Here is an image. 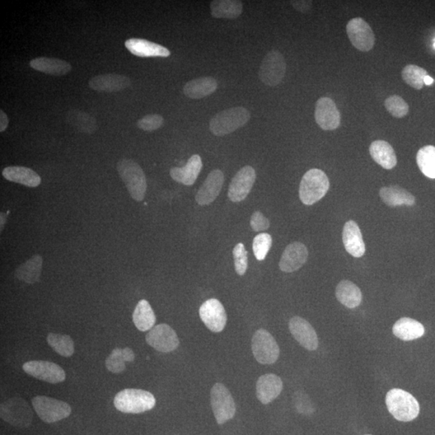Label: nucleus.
I'll return each instance as SVG.
<instances>
[{"label":"nucleus","instance_id":"6ab92c4d","mask_svg":"<svg viewBox=\"0 0 435 435\" xmlns=\"http://www.w3.org/2000/svg\"><path fill=\"white\" fill-rule=\"evenodd\" d=\"M223 183L224 175L221 170H214L210 172L196 194V202L200 205L212 204L221 194Z\"/></svg>","mask_w":435,"mask_h":435},{"label":"nucleus","instance_id":"a19ab883","mask_svg":"<svg viewBox=\"0 0 435 435\" xmlns=\"http://www.w3.org/2000/svg\"><path fill=\"white\" fill-rule=\"evenodd\" d=\"M385 107L395 118H403L409 112V105L399 96H392L385 101Z\"/></svg>","mask_w":435,"mask_h":435},{"label":"nucleus","instance_id":"c756f323","mask_svg":"<svg viewBox=\"0 0 435 435\" xmlns=\"http://www.w3.org/2000/svg\"><path fill=\"white\" fill-rule=\"evenodd\" d=\"M30 67L49 76H63L71 71V65L64 60L51 58H37L32 60Z\"/></svg>","mask_w":435,"mask_h":435},{"label":"nucleus","instance_id":"2f4dec72","mask_svg":"<svg viewBox=\"0 0 435 435\" xmlns=\"http://www.w3.org/2000/svg\"><path fill=\"white\" fill-rule=\"evenodd\" d=\"M133 322L140 331L151 330L156 322V315L150 304L146 300H140L135 308Z\"/></svg>","mask_w":435,"mask_h":435},{"label":"nucleus","instance_id":"9d476101","mask_svg":"<svg viewBox=\"0 0 435 435\" xmlns=\"http://www.w3.org/2000/svg\"><path fill=\"white\" fill-rule=\"evenodd\" d=\"M254 357L261 364H274L279 358L280 348L274 336L268 331H257L252 340Z\"/></svg>","mask_w":435,"mask_h":435},{"label":"nucleus","instance_id":"473e14b6","mask_svg":"<svg viewBox=\"0 0 435 435\" xmlns=\"http://www.w3.org/2000/svg\"><path fill=\"white\" fill-rule=\"evenodd\" d=\"M42 265V257L40 255H35L18 267L16 277L27 284H35L40 280Z\"/></svg>","mask_w":435,"mask_h":435},{"label":"nucleus","instance_id":"3c124183","mask_svg":"<svg viewBox=\"0 0 435 435\" xmlns=\"http://www.w3.org/2000/svg\"><path fill=\"white\" fill-rule=\"evenodd\" d=\"M434 48L435 49V39L434 40Z\"/></svg>","mask_w":435,"mask_h":435},{"label":"nucleus","instance_id":"09e8293b","mask_svg":"<svg viewBox=\"0 0 435 435\" xmlns=\"http://www.w3.org/2000/svg\"><path fill=\"white\" fill-rule=\"evenodd\" d=\"M434 82V79L432 77H430L429 76H427V77L424 78V83L425 84V85H427V86L432 85V84H433Z\"/></svg>","mask_w":435,"mask_h":435},{"label":"nucleus","instance_id":"79ce46f5","mask_svg":"<svg viewBox=\"0 0 435 435\" xmlns=\"http://www.w3.org/2000/svg\"><path fill=\"white\" fill-rule=\"evenodd\" d=\"M234 263H235L236 272L238 275H245L247 269V252L242 243L234 247L233 252Z\"/></svg>","mask_w":435,"mask_h":435},{"label":"nucleus","instance_id":"f704fd0d","mask_svg":"<svg viewBox=\"0 0 435 435\" xmlns=\"http://www.w3.org/2000/svg\"><path fill=\"white\" fill-rule=\"evenodd\" d=\"M67 120L79 133L93 134L97 129L96 120L91 115L82 111H69Z\"/></svg>","mask_w":435,"mask_h":435},{"label":"nucleus","instance_id":"20e7f679","mask_svg":"<svg viewBox=\"0 0 435 435\" xmlns=\"http://www.w3.org/2000/svg\"><path fill=\"white\" fill-rule=\"evenodd\" d=\"M117 170L129 192L131 197L142 202L146 194L147 181L142 168L131 159H122L117 164Z\"/></svg>","mask_w":435,"mask_h":435},{"label":"nucleus","instance_id":"39448f33","mask_svg":"<svg viewBox=\"0 0 435 435\" xmlns=\"http://www.w3.org/2000/svg\"><path fill=\"white\" fill-rule=\"evenodd\" d=\"M250 119V112L245 107H236L215 115L210 122V129L217 137H223L243 127Z\"/></svg>","mask_w":435,"mask_h":435},{"label":"nucleus","instance_id":"5701e85b","mask_svg":"<svg viewBox=\"0 0 435 435\" xmlns=\"http://www.w3.org/2000/svg\"><path fill=\"white\" fill-rule=\"evenodd\" d=\"M343 242L346 251L350 255L359 258L366 254V244L363 240L361 231L355 221H350L345 223L343 230Z\"/></svg>","mask_w":435,"mask_h":435},{"label":"nucleus","instance_id":"c9c22d12","mask_svg":"<svg viewBox=\"0 0 435 435\" xmlns=\"http://www.w3.org/2000/svg\"><path fill=\"white\" fill-rule=\"evenodd\" d=\"M134 359L135 354L132 349L115 348L107 358L106 366L111 372L120 373L125 370V362H132Z\"/></svg>","mask_w":435,"mask_h":435},{"label":"nucleus","instance_id":"6e6552de","mask_svg":"<svg viewBox=\"0 0 435 435\" xmlns=\"http://www.w3.org/2000/svg\"><path fill=\"white\" fill-rule=\"evenodd\" d=\"M0 416L14 427L26 428L31 425L34 413L25 400L14 397L1 404Z\"/></svg>","mask_w":435,"mask_h":435},{"label":"nucleus","instance_id":"8fccbe9b","mask_svg":"<svg viewBox=\"0 0 435 435\" xmlns=\"http://www.w3.org/2000/svg\"><path fill=\"white\" fill-rule=\"evenodd\" d=\"M0 219H1V232L3 231V228L4 227V224H5L6 223V219H7V215L6 214L4 213H1V217H0Z\"/></svg>","mask_w":435,"mask_h":435},{"label":"nucleus","instance_id":"a18cd8bd","mask_svg":"<svg viewBox=\"0 0 435 435\" xmlns=\"http://www.w3.org/2000/svg\"><path fill=\"white\" fill-rule=\"evenodd\" d=\"M250 225L254 232H262L267 230L270 227V222L263 214L260 212H255L251 217Z\"/></svg>","mask_w":435,"mask_h":435},{"label":"nucleus","instance_id":"f8f14e48","mask_svg":"<svg viewBox=\"0 0 435 435\" xmlns=\"http://www.w3.org/2000/svg\"><path fill=\"white\" fill-rule=\"evenodd\" d=\"M145 339L152 348L164 353H171L179 346V339L176 332L167 324L153 326Z\"/></svg>","mask_w":435,"mask_h":435},{"label":"nucleus","instance_id":"4c0bfd02","mask_svg":"<svg viewBox=\"0 0 435 435\" xmlns=\"http://www.w3.org/2000/svg\"><path fill=\"white\" fill-rule=\"evenodd\" d=\"M47 342L62 357H69L74 353V341L69 335L50 333L47 337Z\"/></svg>","mask_w":435,"mask_h":435},{"label":"nucleus","instance_id":"b1692460","mask_svg":"<svg viewBox=\"0 0 435 435\" xmlns=\"http://www.w3.org/2000/svg\"><path fill=\"white\" fill-rule=\"evenodd\" d=\"M203 168V161L199 155L195 154L192 156L184 167H175L171 168L170 176L172 179L179 183L185 186L194 184Z\"/></svg>","mask_w":435,"mask_h":435},{"label":"nucleus","instance_id":"7ed1b4c3","mask_svg":"<svg viewBox=\"0 0 435 435\" xmlns=\"http://www.w3.org/2000/svg\"><path fill=\"white\" fill-rule=\"evenodd\" d=\"M115 408L125 414H142L154 408L155 397L148 391L126 389L116 394Z\"/></svg>","mask_w":435,"mask_h":435},{"label":"nucleus","instance_id":"cd10ccee","mask_svg":"<svg viewBox=\"0 0 435 435\" xmlns=\"http://www.w3.org/2000/svg\"><path fill=\"white\" fill-rule=\"evenodd\" d=\"M335 296L342 305L349 309L358 307L363 298L361 290L348 280H341L337 285Z\"/></svg>","mask_w":435,"mask_h":435},{"label":"nucleus","instance_id":"58836bf2","mask_svg":"<svg viewBox=\"0 0 435 435\" xmlns=\"http://www.w3.org/2000/svg\"><path fill=\"white\" fill-rule=\"evenodd\" d=\"M428 76L427 70L415 65H408L402 69L401 77L409 86L421 90L424 86V78Z\"/></svg>","mask_w":435,"mask_h":435},{"label":"nucleus","instance_id":"f03ea898","mask_svg":"<svg viewBox=\"0 0 435 435\" xmlns=\"http://www.w3.org/2000/svg\"><path fill=\"white\" fill-rule=\"evenodd\" d=\"M329 188L330 181L325 172L319 168H312L302 177L299 197L303 204L311 205L324 198Z\"/></svg>","mask_w":435,"mask_h":435},{"label":"nucleus","instance_id":"37998d69","mask_svg":"<svg viewBox=\"0 0 435 435\" xmlns=\"http://www.w3.org/2000/svg\"><path fill=\"white\" fill-rule=\"evenodd\" d=\"M293 403L299 414L311 415L315 412V407L310 397L304 392L298 391L293 395Z\"/></svg>","mask_w":435,"mask_h":435},{"label":"nucleus","instance_id":"7c9ffc66","mask_svg":"<svg viewBox=\"0 0 435 435\" xmlns=\"http://www.w3.org/2000/svg\"><path fill=\"white\" fill-rule=\"evenodd\" d=\"M218 87V82L212 77H202L187 82L183 88L185 96L192 100L203 99L212 95Z\"/></svg>","mask_w":435,"mask_h":435},{"label":"nucleus","instance_id":"dca6fc26","mask_svg":"<svg viewBox=\"0 0 435 435\" xmlns=\"http://www.w3.org/2000/svg\"><path fill=\"white\" fill-rule=\"evenodd\" d=\"M315 117L316 123L322 130H335L340 126V112L330 98H321L317 101Z\"/></svg>","mask_w":435,"mask_h":435},{"label":"nucleus","instance_id":"de8ad7c7","mask_svg":"<svg viewBox=\"0 0 435 435\" xmlns=\"http://www.w3.org/2000/svg\"><path fill=\"white\" fill-rule=\"evenodd\" d=\"M9 120L3 111H0V132L3 133L8 128Z\"/></svg>","mask_w":435,"mask_h":435},{"label":"nucleus","instance_id":"f3484780","mask_svg":"<svg viewBox=\"0 0 435 435\" xmlns=\"http://www.w3.org/2000/svg\"><path fill=\"white\" fill-rule=\"evenodd\" d=\"M289 328L293 338L308 350H316L319 348V338L310 322L302 317L295 316L289 322Z\"/></svg>","mask_w":435,"mask_h":435},{"label":"nucleus","instance_id":"a211bd4d","mask_svg":"<svg viewBox=\"0 0 435 435\" xmlns=\"http://www.w3.org/2000/svg\"><path fill=\"white\" fill-rule=\"evenodd\" d=\"M307 247L300 242H294L285 249L279 262L280 269L285 273L295 272L300 269L308 260Z\"/></svg>","mask_w":435,"mask_h":435},{"label":"nucleus","instance_id":"f257e3e1","mask_svg":"<svg viewBox=\"0 0 435 435\" xmlns=\"http://www.w3.org/2000/svg\"><path fill=\"white\" fill-rule=\"evenodd\" d=\"M386 403L392 417L400 422H411L420 413L418 400L409 392L397 388L387 392Z\"/></svg>","mask_w":435,"mask_h":435},{"label":"nucleus","instance_id":"393cba45","mask_svg":"<svg viewBox=\"0 0 435 435\" xmlns=\"http://www.w3.org/2000/svg\"><path fill=\"white\" fill-rule=\"evenodd\" d=\"M379 194L383 202L390 208L401 207V205L412 207L415 204L414 196L399 186L382 187Z\"/></svg>","mask_w":435,"mask_h":435},{"label":"nucleus","instance_id":"423d86ee","mask_svg":"<svg viewBox=\"0 0 435 435\" xmlns=\"http://www.w3.org/2000/svg\"><path fill=\"white\" fill-rule=\"evenodd\" d=\"M32 404L36 414L46 423H57L68 418L72 412L69 404L45 396L35 397Z\"/></svg>","mask_w":435,"mask_h":435},{"label":"nucleus","instance_id":"aec40b11","mask_svg":"<svg viewBox=\"0 0 435 435\" xmlns=\"http://www.w3.org/2000/svg\"><path fill=\"white\" fill-rule=\"evenodd\" d=\"M282 390V379L275 374H265L256 383L257 399L264 405H268L277 399Z\"/></svg>","mask_w":435,"mask_h":435},{"label":"nucleus","instance_id":"4468645a","mask_svg":"<svg viewBox=\"0 0 435 435\" xmlns=\"http://www.w3.org/2000/svg\"><path fill=\"white\" fill-rule=\"evenodd\" d=\"M199 316L205 326L215 333L225 328L227 321L226 311L217 299L205 301L199 309Z\"/></svg>","mask_w":435,"mask_h":435},{"label":"nucleus","instance_id":"ddd939ff","mask_svg":"<svg viewBox=\"0 0 435 435\" xmlns=\"http://www.w3.org/2000/svg\"><path fill=\"white\" fill-rule=\"evenodd\" d=\"M23 371L38 380L50 383H58L65 380V372L53 362L45 360H32L23 364Z\"/></svg>","mask_w":435,"mask_h":435},{"label":"nucleus","instance_id":"9b49d317","mask_svg":"<svg viewBox=\"0 0 435 435\" xmlns=\"http://www.w3.org/2000/svg\"><path fill=\"white\" fill-rule=\"evenodd\" d=\"M350 43L361 52H368L375 45V35L370 25L361 17H355L347 25Z\"/></svg>","mask_w":435,"mask_h":435},{"label":"nucleus","instance_id":"603ef678","mask_svg":"<svg viewBox=\"0 0 435 435\" xmlns=\"http://www.w3.org/2000/svg\"><path fill=\"white\" fill-rule=\"evenodd\" d=\"M366 435H372V434H366Z\"/></svg>","mask_w":435,"mask_h":435},{"label":"nucleus","instance_id":"a878e982","mask_svg":"<svg viewBox=\"0 0 435 435\" xmlns=\"http://www.w3.org/2000/svg\"><path fill=\"white\" fill-rule=\"evenodd\" d=\"M369 153L373 160L386 170H392L397 166V158L394 149L386 140L373 142L369 148Z\"/></svg>","mask_w":435,"mask_h":435},{"label":"nucleus","instance_id":"e433bc0d","mask_svg":"<svg viewBox=\"0 0 435 435\" xmlns=\"http://www.w3.org/2000/svg\"><path fill=\"white\" fill-rule=\"evenodd\" d=\"M417 163L425 176L435 179V147L427 145L419 149L417 153Z\"/></svg>","mask_w":435,"mask_h":435},{"label":"nucleus","instance_id":"ea45409f","mask_svg":"<svg viewBox=\"0 0 435 435\" xmlns=\"http://www.w3.org/2000/svg\"><path fill=\"white\" fill-rule=\"evenodd\" d=\"M272 236L268 233H260L254 238L252 249L257 260L261 261L265 259L272 247Z\"/></svg>","mask_w":435,"mask_h":435},{"label":"nucleus","instance_id":"2eb2a0df","mask_svg":"<svg viewBox=\"0 0 435 435\" xmlns=\"http://www.w3.org/2000/svg\"><path fill=\"white\" fill-rule=\"evenodd\" d=\"M256 179V174L254 168L247 166L241 168L229 186L228 198L233 203L244 201L254 187Z\"/></svg>","mask_w":435,"mask_h":435},{"label":"nucleus","instance_id":"4be33fe9","mask_svg":"<svg viewBox=\"0 0 435 435\" xmlns=\"http://www.w3.org/2000/svg\"><path fill=\"white\" fill-rule=\"evenodd\" d=\"M130 85L131 80L129 77L116 74H101L93 77L89 82V87L93 90L109 93L125 90Z\"/></svg>","mask_w":435,"mask_h":435},{"label":"nucleus","instance_id":"49530a36","mask_svg":"<svg viewBox=\"0 0 435 435\" xmlns=\"http://www.w3.org/2000/svg\"><path fill=\"white\" fill-rule=\"evenodd\" d=\"M291 3L293 8L300 12H307L310 11L312 6L311 1H292Z\"/></svg>","mask_w":435,"mask_h":435},{"label":"nucleus","instance_id":"bb28decb","mask_svg":"<svg viewBox=\"0 0 435 435\" xmlns=\"http://www.w3.org/2000/svg\"><path fill=\"white\" fill-rule=\"evenodd\" d=\"M392 333L401 340L412 341L420 339L425 334V327L417 320L401 317L392 326Z\"/></svg>","mask_w":435,"mask_h":435},{"label":"nucleus","instance_id":"c03bdc74","mask_svg":"<svg viewBox=\"0 0 435 435\" xmlns=\"http://www.w3.org/2000/svg\"><path fill=\"white\" fill-rule=\"evenodd\" d=\"M164 123L163 117L158 114L147 115L138 121L137 126L139 129L146 132H153L160 129Z\"/></svg>","mask_w":435,"mask_h":435},{"label":"nucleus","instance_id":"412c9836","mask_svg":"<svg viewBox=\"0 0 435 435\" xmlns=\"http://www.w3.org/2000/svg\"><path fill=\"white\" fill-rule=\"evenodd\" d=\"M125 46L131 54L140 58H167L170 55L166 47L144 39H129Z\"/></svg>","mask_w":435,"mask_h":435},{"label":"nucleus","instance_id":"0eeeda50","mask_svg":"<svg viewBox=\"0 0 435 435\" xmlns=\"http://www.w3.org/2000/svg\"><path fill=\"white\" fill-rule=\"evenodd\" d=\"M210 403L215 419L219 425L224 424L233 419L236 412L235 401L230 391L223 383H217L210 392Z\"/></svg>","mask_w":435,"mask_h":435},{"label":"nucleus","instance_id":"1a4fd4ad","mask_svg":"<svg viewBox=\"0 0 435 435\" xmlns=\"http://www.w3.org/2000/svg\"><path fill=\"white\" fill-rule=\"evenodd\" d=\"M287 72V63L278 50L273 49L265 56L260 68L259 78L266 86L276 87L282 82Z\"/></svg>","mask_w":435,"mask_h":435},{"label":"nucleus","instance_id":"c85d7f7f","mask_svg":"<svg viewBox=\"0 0 435 435\" xmlns=\"http://www.w3.org/2000/svg\"><path fill=\"white\" fill-rule=\"evenodd\" d=\"M3 176L8 181L27 187L39 186L41 177L30 168L23 166H10L4 168Z\"/></svg>","mask_w":435,"mask_h":435},{"label":"nucleus","instance_id":"72a5a7b5","mask_svg":"<svg viewBox=\"0 0 435 435\" xmlns=\"http://www.w3.org/2000/svg\"><path fill=\"white\" fill-rule=\"evenodd\" d=\"M212 15L218 19H236L241 15L243 3L238 0H215L210 3Z\"/></svg>","mask_w":435,"mask_h":435}]
</instances>
